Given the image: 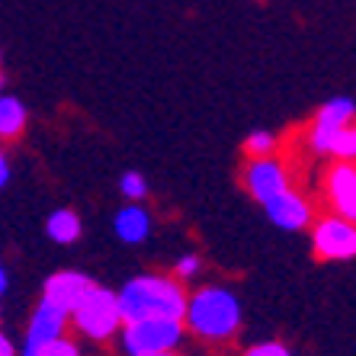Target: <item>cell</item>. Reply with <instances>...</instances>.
Listing matches in <instances>:
<instances>
[{
	"instance_id": "6da1fadb",
	"label": "cell",
	"mask_w": 356,
	"mask_h": 356,
	"mask_svg": "<svg viewBox=\"0 0 356 356\" xmlns=\"http://www.w3.org/2000/svg\"><path fill=\"white\" fill-rule=\"evenodd\" d=\"M119 318L138 321V318H180L186 312V292L177 280L167 276H138L116 296Z\"/></svg>"
},
{
	"instance_id": "7a4b0ae2",
	"label": "cell",
	"mask_w": 356,
	"mask_h": 356,
	"mask_svg": "<svg viewBox=\"0 0 356 356\" xmlns=\"http://www.w3.org/2000/svg\"><path fill=\"white\" fill-rule=\"evenodd\" d=\"M183 318H186V324H190L199 337L225 340L241 327V305H238V298H234L232 292L202 289L186 302Z\"/></svg>"
},
{
	"instance_id": "3957f363",
	"label": "cell",
	"mask_w": 356,
	"mask_h": 356,
	"mask_svg": "<svg viewBox=\"0 0 356 356\" xmlns=\"http://www.w3.org/2000/svg\"><path fill=\"white\" fill-rule=\"evenodd\" d=\"M183 337L180 318H138L125 321V353L129 356H151L174 350Z\"/></svg>"
},
{
	"instance_id": "277c9868",
	"label": "cell",
	"mask_w": 356,
	"mask_h": 356,
	"mask_svg": "<svg viewBox=\"0 0 356 356\" xmlns=\"http://www.w3.org/2000/svg\"><path fill=\"white\" fill-rule=\"evenodd\" d=\"M71 318H74L77 331H83L93 340L113 337V334L119 331V324H122L116 296H113L109 289H103V286H93V289L77 302V308L71 312Z\"/></svg>"
},
{
	"instance_id": "5b68a950",
	"label": "cell",
	"mask_w": 356,
	"mask_h": 356,
	"mask_svg": "<svg viewBox=\"0 0 356 356\" xmlns=\"http://www.w3.org/2000/svg\"><path fill=\"white\" fill-rule=\"evenodd\" d=\"M315 254L321 260H350L356 254V228L350 218L327 216L315 225Z\"/></svg>"
},
{
	"instance_id": "8992f818",
	"label": "cell",
	"mask_w": 356,
	"mask_h": 356,
	"mask_svg": "<svg viewBox=\"0 0 356 356\" xmlns=\"http://www.w3.org/2000/svg\"><path fill=\"white\" fill-rule=\"evenodd\" d=\"M93 286H97V282H93L90 276L71 273V270H67V273H55V276L45 280V292H42V298H45L49 305L61 308L65 315H71V312L77 308V302H81Z\"/></svg>"
},
{
	"instance_id": "52a82bcc",
	"label": "cell",
	"mask_w": 356,
	"mask_h": 356,
	"mask_svg": "<svg viewBox=\"0 0 356 356\" xmlns=\"http://www.w3.org/2000/svg\"><path fill=\"white\" fill-rule=\"evenodd\" d=\"M244 183H248L250 196L257 202H266L270 196H276L280 190L289 186V177H286V167L280 161H273L270 154L266 158H254L244 170Z\"/></svg>"
},
{
	"instance_id": "ba28073f",
	"label": "cell",
	"mask_w": 356,
	"mask_h": 356,
	"mask_svg": "<svg viewBox=\"0 0 356 356\" xmlns=\"http://www.w3.org/2000/svg\"><path fill=\"white\" fill-rule=\"evenodd\" d=\"M327 199H331V209L340 218H356V170L353 161H337V164L327 170Z\"/></svg>"
},
{
	"instance_id": "9c48e42d",
	"label": "cell",
	"mask_w": 356,
	"mask_h": 356,
	"mask_svg": "<svg viewBox=\"0 0 356 356\" xmlns=\"http://www.w3.org/2000/svg\"><path fill=\"white\" fill-rule=\"evenodd\" d=\"M65 321H67L65 312L49 305V302L42 298L39 308H35V315H33V324H29V334H26L23 356H35L45 343H51L55 337H65Z\"/></svg>"
},
{
	"instance_id": "30bf717a",
	"label": "cell",
	"mask_w": 356,
	"mask_h": 356,
	"mask_svg": "<svg viewBox=\"0 0 356 356\" xmlns=\"http://www.w3.org/2000/svg\"><path fill=\"white\" fill-rule=\"evenodd\" d=\"M347 122H353V99H331L327 106H321V113L315 116V125H312V148L318 154H327V145H331L334 132L343 129Z\"/></svg>"
},
{
	"instance_id": "8fae6325",
	"label": "cell",
	"mask_w": 356,
	"mask_h": 356,
	"mask_svg": "<svg viewBox=\"0 0 356 356\" xmlns=\"http://www.w3.org/2000/svg\"><path fill=\"white\" fill-rule=\"evenodd\" d=\"M264 206H266V212H270V218H273L280 228H289V232L305 228L308 218H312V206H308L298 193H292L289 186H286V190H280L276 196H270Z\"/></svg>"
},
{
	"instance_id": "7c38bea8",
	"label": "cell",
	"mask_w": 356,
	"mask_h": 356,
	"mask_svg": "<svg viewBox=\"0 0 356 356\" xmlns=\"http://www.w3.org/2000/svg\"><path fill=\"white\" fill-rule=\"evenodd\" d=\"M26 129V106L17 97H0V138L13 141Z\"/></svg>"
},
{
	"instance_id": "4fadbf2b",
	"label": "cell",
	"mask_w": 356,
	"mask_h": 356,
	"mask_svg": "<svg viewBox=\"0 0 356 356\" xmlns=\"http://www.w3.org/2000/svg\"><path fill=\"white\" fill-rule=\"evenodd\" d=\"M116 234L129 244H138V241L148 238V216H145V209L138 206H129L122 209L116 216Z\"/></svg>"
},
{
	"instance_id": "5bb4252c",
	"label": "cell",
	"mask_w": 356,
	"mask_h": 356,
	"mask_svg": "<svg viewBox=\"0 0 356 356\" xmlns=\"http://www.w3.org/2000/svg\"><path fill=\"white\" fill-rule=\"evenodd\" d=\"M81 234V218L71 212V209H58L55 216L49 218V238L58 241V244H71Z\"/></svg>"
},
{
	"instance_id": "9a60e30c",
	"label": "cell",
	"mask_w": 356,
	"mask_h": 356,
	"mask_svg": "<svg viewBox=\"0 0 356 356\" xmlns=\"http://www.w3.org/2000/svg\"><path fill=\"white\" fill-rule=\"evenodd\" d=\"M327 154H334V158H340V161H353L356 158V129H353V122H347L343 129L334 132L331 145H327Z\"/></svg>"
},
{
	"instance_id": "2e32d148",
	"label": "cell",
	"mask_w": 356,
	"mask_h": 356,
	"mask_svg": "<svg viewBox=\"0 0 356 356\" xmlns=\"http://www.w3.org/2000/svg\"><path fill=\"white\" fill-rule=\"evenodd\" d=\"M270 151H273V135H266V132H254L244 141V154L248 158H266Z\"/></svg>"
},
{
	"instance_id": "e0dca14e",
	"label": "cell",
	"mask_w": 356,
	"mask_h": 356,
	"mask_svg": "<svg viewBox=\"0 0 356 356\" xmlns=\"http://www.w3.org/2000/svg\"><path fill=\"white\" fill-rule=\"evenodd\" d=\"M35 356H81V350H77V343H71V340L55 337L51 343H45Z\"/></svg>"
},
{
	"instance_id": "ac0fdd59",
	"label": "cell",
	"mask_w": 356,
	"mask_h": 356,
	"mask_svg": "<svg viewBox=\"0 0 356 356\" xmlns=\"http://www.w3.org/2000/svg\"><path fill=\"white\" fill-rule=\"evenodd\" d=\"M122 193L129 199H135V202H138V199H145V193H148V186H145V177H141V174H125L122 177Z\"/></svg>"
},
{
	"instance_id": "d6986e66",
	"label": "cell",
	"mask_w": 356,
	"mask_h": 356,
	"mask_svg": "<svg viewBox=\"0 0 356 356\" xmlns=\"http://www.w3.org/2000/svg\"><path fill=\"white\" fill-rule=\"evenodd\" d=\"M244 356H292L282 343H260V347H250Z\"/></svg>"
},
{
	"instance_id": "ffe728a7",
	"label": "cell",
	"mask_w": 356,
	"mask_h": 356,
	"mask_svg": "<svg viewBox=\"0 0 356 356\" xmlns=\"http://www.w3.org/2000/svg\"><path fill=\"white\" fill-rule=\"evenodd\" d=\"M199 270V257H183L180 264H177V276L180 280H186V276H193Z\"/></svg>"
},
{
	"instance_id": "44dd1931",
	"label": "cell",
	"mask_w": 356,
	"mask_h": 356,
	"mask_svg": "<svg viewBox=\"0 0 356 356\" xmlns=\"http://www.w3.org/2000/svg\"><path fill=\"white\" fill-rule=\"evenodd\" d=\"M0 356H17V350H13V343H10L3 334H0Z\"/></svg>"
},
{
	"instance_id": "7402d4cb",
	"label": "cell",
	"mask_w": 356,
	"mask_h": 356,
	"mask_svg": "<svg viewBox=\"0 0 356 356\" xmlns=\"http://www.w3.org/2000/svg\"><path fill=\"white\" fill-rule=\"evenodd\" d=\"M7 177H10V167H7V158H3V154H0V186H3V183H7Z\"/></svg>"
},
{
	"instance_id": "603a6c76",
	"label": "cell",
	"mask_w": 356,
	"mask_h": 356,
	"mask_svg": "<svg viewBox=\"0 0 356 356\" xmlns=\"http://www.w3.org/2000/svg\"><path fill=\"white\" fill-rule=\"evenodd\" d=\"M3 289H7V273H3V266H0V296H3Z\"/></svg>"
},
{
	"instance_id": "cb8c5ba5",
	"label": "cell",
	"mask_w": 356,
	"mask_h": 356,
	"mask_svg": "<svg viewBox=\"0 0 356 356\" xmlns=\"http://www.w3.org/2000/svg\"><path fill=\"white\" fill-rule=\"evenodd\" d=\"M151 356H174V350H164V353H151Z\"/></svg>"
},
{
	"instance_id": "d4e9b609",
	"label": "cell",
	"mask_w": 356,
	"mask_h": 356,
	"mask_svg": "<svg viewBox=\"0 0 356 356\" xmlns=\"http://www.w3.org/2000/svg\"><path fill=\"white\" fill-rule=\"evenodd\" d=\"M0 83H3V71H0Z\"/></svg>"
}]
</instances>
